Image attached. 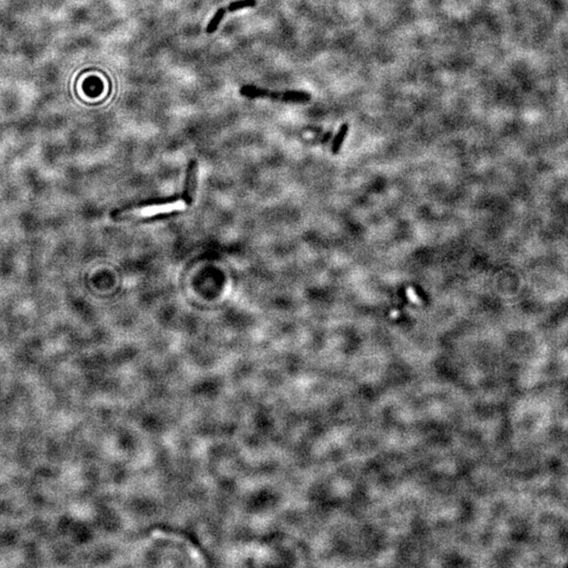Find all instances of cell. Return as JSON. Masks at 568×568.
Masks as SVG:
<instances>
[{
	"instance_id": "5b68a950",
	"label": "cell",
	"mask_w": 568,
	"mask_h": 568,
	"mask_svg": "<svg viewBox=\"0 0 568 568\" xmlns=\"http://www.w3.org/2000/svg\"><path fill=\"white\" fill-rule=\"evenodd\" d=\"M347 133H348V124L344 123L340 126L339 131L337 132V135L335 137V139L332 140V144H331V152L332 153L337 154L340 151Z\"/></svg>"
},
{
	"instance_id": "6da1fadb",
	"label": "cell",
	"mask_w": 568,
	"mask_h": 568,
	"mask_svg": "<svg viewBox=\"0 0 568 568\" xmlns=\"http://www.w3.org/2000/svg\"><path fill=\"white\" fill-rule=\"evenodd\" d=\"M188 204L182 197L169 199V200H159V201H149L142 202L139 204H134L131 206L122 207L117 209L113 213L114 217H151L158 214H166L172 212H178L186 208Z\"/></svg>"
},
{
	"instance_id": "7a4b0ae2",
	"label": "cell",
	"mask_w": 568,
	"mask_h": 568,
	"mask_svg": "<svg viewBox=\"0 0 568 568\" xmlns=\"http://www.w3.org/2000/svg\"><path fill=\"white\" fill-rule=\"evenodd\" d=\"M240 94L247 98H267L281 102L304 103L312 99V96L302 91H284L272 92L255 85H243L240 88Z\"/></svg>"
},
{
	"instance_id": "277c9868",
	"label": "cell",
	"mask_w": 568,
	"mask_h": 568,
	"mask_svg": "<svg viewBox=\"0 0 568 568\" xmlns=\"http://www.w3.org/2000/svg\"><path fill=\"white\" fill-rule=\"evenodd\" d=\"M198 184V163L196 160H192L186 169V177L184 182V189L182 198L188 206L192 205L195 201Z\"/></svg>"
},
{
	"instance_id": "3957f363",
	"label": "cell",
	"mask_w": 568,
	"mask_h": 568,
	"mask_svg": "<svg viewBox=\"0 0 568 568\" xmlns=\"http://www.w3.org/2000/svg\"><path fill=\"white\" fill-rule=\"evenodd\" d=\"M256 4H257L256 0H237V1L231 2L226 7H222V9L217 10L215 15L213 16V18L209 20L207 24L206 33L207 34L214 33L217 30L219 23H220L221 20L223 19L226 12H236L242 9H247V7H254L256 6Z\"/></svg>"
}]
</instances>
